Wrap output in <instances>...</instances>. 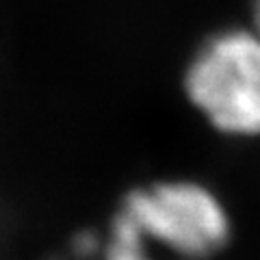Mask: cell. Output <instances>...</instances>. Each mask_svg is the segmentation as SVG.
<instances>
[{"label":"cell","instance_id":"2","mask_svg":"<svg viewBox=\"0 0 260 260\" xmlns=\"http://www.w3.org/2000/svg\"><path fill=\"white\" fill-rule=\"evenodd\" d=\"M117 221L143 243H154L184 260L210 258L230 241L223 202L208 186L191 180H167L133 191Z\"/></svg>","mask_w":260,"mask_h":260},{"label":"cell","instance_id":"3","mask_svg":"<svg viewBox=\"0 0 260 260\" xmlns=\"http://www.w3.org/2000/svg\"><path fill=\"white\" fill-rule=\"evenodd\" d=\"M254 28L260 32V0H254Z\"/></svg>","mask_w":260,"mask_h":260},{"label":"cell","instance_id":"1","mask_svg":"<svg viewBox=\"0 0 260 260\" xmlns=\"http://www.w3.org/2000/svg\"><path fill=\"white\" fill-rule=\"evenodd\" d=\"M184 91L217 133L260 137V32L230 26L208 35L186 65Z\"/></svg>","mask_w":260,"mask_h":260}]
</instances>
